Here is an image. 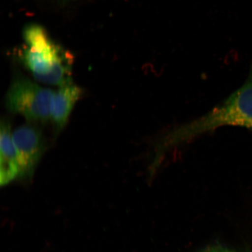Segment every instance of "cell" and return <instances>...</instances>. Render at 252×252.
Returning <instances> with one entry per match:
<instances>
[{
	"label": "cell",
	"mask_w": 252,
	"mask_h": 252,
	"mask_svg": "<svg viewBox=\"0 0 252 252\" xmlns=\"http://www.w3.org/2000/svg\"><path fill=\"white\" fill-rule=\"evenodd\" d=\"M9 122L1 121L0 130V184L7 185L18 177L20 167Z\"/></svg>",
	"instance_id": "5b68a950"
},
{
	"label": "cell",
	"mask_w": 252,
	"mask_h": 252,
	"mask_svg": "<svg viewBox=\"0 0 252 252\" xmlns=\"http://www.w3.org/2000/svg\"><path fill=\"white\" fill-rule=\"evenodd\" d=\"M54 93L23 75H17L6 94V107L30 122H45L51 118Z\"/></svg>",
	"instance_id": "7a4b0ae2"
},
{
	"label": "cell",
	"mask_w": 252,
	"mask_h": 252,
	"mask_svg": "<svg viewBox=\"0 0 252 252\" xmlns=\"http://www.w3.org/2000/svg\"><path fill=\"white\" fill-rule=\"evenodd\" d=\"M24 64L41 83L60 87L71 83L73 59L38 25H30L24 31Z\"/></svg>",
	"instance_id": "6da1fadb"
},
{
	"label": "cell",
	"mask_w": 252,
	"mask_h": 252,
	"mask_svg": "<svg viewBox=\"0 0 252 252\" xmlns=\"http://www.w3.org/2000/svg\"><path fill=\"white\" fill-rule=\"evenodd\" d=\"M207 123L214 130L232 126L252 130V66L245 83L207 114Z\"/></svg>",
	"instance_id": "3957f363"
},
{
	"label": "cell",
	"mask_w": 252,
	"mask_h": 252,
	"mask_svg": "<svg viewBox=\"0 0 252 252\" xmlns=\"http://www.w3.org/2000/svg\"><path fill=\"white\" fill-rule=\"evenodd\" d=\"M201 252H234L227 248L220 247V246H213L209 248L206 249Z\"/></svg>",
	"instance_id": "52a82bcc"
},
{
	"label": "cell",
	"mask_w": 252,
	"mask_h": 252,
	"mask_svg": "<svg viewBox=\"0 0 252 252\" xmlns=\"http://www.w3.org/2000/svg\"><path fill=\"white\" fill-rule=\"evenodd\" d=\"M12 137L18 158V177L29 180L45 150L42 131L34 126L24 125L16 129Z\"/></svg>",
	"instance_id": "277c9868"
},
{
	"label": "cell",
	"mask_w": 252,
	"mask_h": 252,
	"mask_svg": "<svg viewBox=\"0 0 252 252\" xmlns=\"http://www.w3.org/2000/svg\"><path fill=\"white\" fill-rule=\"evenodd\" d=\"M83 91L71 83L61 87L54 93L51 108V119L56 132L62 131L68 121L75 103L80 98Z\"/></svg>",
	"instance_id": "8992f818"
}]
</instances>
